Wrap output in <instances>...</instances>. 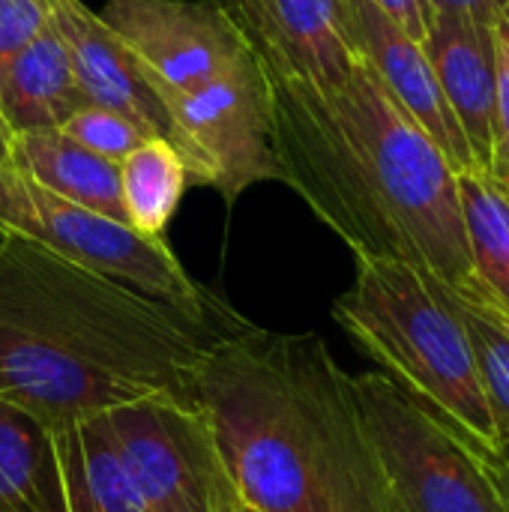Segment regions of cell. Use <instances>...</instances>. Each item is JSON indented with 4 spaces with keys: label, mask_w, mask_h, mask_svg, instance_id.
I'll return each instance as SVG.
<instances>
[{
    "label": "cell",
    "mask_w": 509,
    "mask_h": 512,
    "mask_svg": "<svg viewBox=\"0 0 509 512\" xmlns=\"http://www.w3.org/2000/svg\"><path fill=\"white\" fill-rule=\"evenodd\" d=\"M246 318H192L27 237L0 231V399L51 429L147 396L195 399L216 342Z\"/></svg>",
    "instance_id": "1"
},
{
    "label": "cell",
    "mask_w": 509,
    "mask_h": 512,
    "mask_svg": "<svg viewBox=\"0 0 509 512\" xmlns=\"http://www.w3.org/2000/svg\"><path fill=\"white\" fill-rule=\"evenodd\" d=\"M261 75L282 183L357 258H396L462 285L471 255L456 171L372 69L360 63L342 87H318L267 66Z\"/></svg>",
    "instance_id": "2"
},
{
    "label": "cell",
    "mask_w": 509,
    "mask_h": 512,
    "mask_svg": "<svg viewBox=\"0 0 509 512\" xmlns=\"http://www.w3.org/2000/svg\"><path fill=\"white\" fill-rule=\"evenodd\" d=\"M222 465L255 512H399L351 375L318 333L243 324L195 378Z\"/></svg>",
    "instance_id": "3"
},
{
    "label": "cell",
    "mask_w": 509,
    "mask_h": 512,
    "mask_svg": "<svg viewBox=\"0 0 509 512\" xmlns=\"http://www.w3.org/2000/svg\"><path fill=\"white\" fill-rule=\"evenodd\" d=\"M333 318L480 459L498 450L477 363L441 279L396 258H357L354 285L333 303Z\"/></svg>",
    "instance_id": "4"
},
{
    "label": "cell",
    "mask_w": 509,
    "mask_h": 512,
    "mask_svg": "<svg viewBox=\"0 0 509 512\" xmlns=\"http://www.w3.org/2000/svg\"><path fill=\"white\" fill-rule=\"evenodd\" d=\"M0 231L27 237L93 273L165 300L192 318L228 312L225 303L183 270L165 240L144 237L123 222L66 201L15 165H0Z\"/></svg>",
    "instance_id": "5"
},
{
    "label": "cell",
    "mask_w": 509,
    "mask_h": 512,
    "mask_svg": "<svg viewBox=\"0 0 509 512\" xmlns=\"http://www.w3.org/2000/svg\"><path fill=\"white\" fill-rule=\"evenodd\" d=\"M399 512H504L483 459L384 372L351 375Z\"/></svg>",
    "instance_id": "6"
},
{
    "label": "cell",
    "mask_w": 509,
    "mask_h": 512,
    "mask_svg": "<svg viewBox=\"0 0 509 512\" xmlns=\"http://www.w3.org/2000/svg\"><path fill=\"white\" fill-rule=\"evenodd\" d=\"M105 420L147 512H225L240 501L198 402L147 396Z\"/></svg>",
    "instance_id": "7"
},
{
    "label": "cell",
    "mask_w": 509,
    "mask_h": 512,
    "mask_svg": "<svg viewBox=\"0 0 509 512\" xmlns=\"http://www.w3.org/2000/svg\"><path fill=\"white\" fill-rule=\"evenodd\" d=\"M171 117V147L189 180L234 204L255 183L279 180L270 90L258 60L189 93L159 90Z\"/></svg>",
    "instance_id": "8"
},
{
    "label": "cell",
    "mask_w": 509,
    "mask_h": 512,
    "mask_svg": "<svg viewBox=\"0 0 509 512\" xmlns=\"http://www.w3.org/2000/svg\"><path fill=\"white\" fill-rule=\"evenodd\" d=\"M99 18L159 90L189 93L255 63L219 0H105Z\"/></svg>",
    "instance_id": "9"
},
{
    "label": "cell",
    "mask_w": 509,
    "mask_h": 512,
    "mask_svg": "<svg viewBox=\"0 0 509 512\" xmlns=\"http://www.w3.org/2000/svg\"><path fill=\"white\" fill-rule=\"evenodd\" d=\"M255 60L282 75L342 87L363 63L345 0H219Z\"/></svg>",
    "instance_id": "10"
},
{
    "label": "cell",
    "mask_w": 509,
    "mask_h": 512,
    "mask_svg": "<svg viewBox=\"0 0 509 512\" xmlns=\"http://www.w3.org/2000/svg\"><path fill=\"white\" fill-rule=\"evenodd\" d=\"M351 39L381 81V87L393 96V102L441 147L450 168L480 171L471 147L444 99L438 75L417 39H411L387 12H381L369 0H345Z\"/></svg>",
    "instance_id": "11"
},
{
    "label": "cell",
    "mask_w": 509,
    "mask_h": 512,
    "mask_svg": "<svg viewBox=\"0 0 509 512\" xmlns=\"http://www.w3.org/2000/svg\"><path fill=\"white\" fill-rule=\"evenodd\" d=\"M45 24L63 45L75 81L87 102L105 105L138 123L147 135L171 144V117L162 96L147 81L135 57L120 45L111 27L81 0H42Z\"/></svg>",
    "instance_id": "12"
},
{
    "label": "cell",
    "mask_w": 509,
    "mask_h": 512,
    "mask_svg": "<svg viewBox=\"0 0 509 512\" xmlns=\"http://www.w3.org/2000/svg\"><path fill=\"white\" fill-rule=\"evenodd\" d=\"M495 24L462 12H429L423 51L438 75L444 99L471 147L480 171L489 174L495 150Z\"/></svg>",
    "instance_id": "13"
},
{
    "label": "cell",
    "mask_w": 509,
    "mask_h": 512,
    "mask_svg": "<svg viewBox=\"0 0 509 512\" xmlns=\"http://www.w3.org/2000/svg\"><path fill=\"white\" fill-rule=\"evenodd\" d=\"M87 96L54 30L45 24L0 69V120L12 135L60 129Z\"/></svg>",
    "instance_id": "14"
},
{
    "label": "cell",
    "mask_w": 509,
    "mask_h": 512,
    "mask_svg": "<svg viewBox=\"0 0 509 512\" xmlns=\"http://www.w3.org/2000/svg\"><path fill=\"white\" fill-rule=\"evenodd\" d=\"M9 165H15L54 195L126 225L117 162L90 153L87 147L66 138L60 129L12 135Z\"/></svg>",
    "instance_id": "15"
},
{
    "label": "cell",
    "mask_w": 509,
    "mask_h": 512,
    "mask_svg": "<svg viewBox=\"0 0 509 512\" xmlns=\"http://www.w3.org/2000/svg\"><path fill=\"white\" fill-rule=\"evenodd\" d=\"M0 512H66L54 429L0 399Z\"/></svg>",
    "instance_id": "16"
},
{
    "label": "cell",
    "mask_w": 509,
    "mask_h": 512,
    "mask_svg": "<svg viewBox=\"0 0 509 512\" xmlns=\"http://www.w3.org/2000/svg\"><path fill=\"white\" fill-rule=\"evenodd\" d=\"M66 512H147L111 441L105 414L54 429Z\"/></svg>",
    "instance_id": "17"
},
{
    "label": "cell",
    "mask_w": 509,
    "mask_h": 512,
    "mask_svg": "<svg viewBox=\"0 0 509 512\" xmlns=\"http://www.w3.org/2000/svg\"><path fill=\"white\" fill-rule=\"evenodd\" d=\"M456 183L471 255L468 282L509 318V198L486 171H459Z\"/></svg>",
    "instance_id": "18"
},
{
    "label": "cell",
    "mask_w": 509,
    "mask_h": 512,
    "mask_svg": "<svg viewBox=\"0 0 509 512\" xmlns=\"http://www.w3.org/2000/svg\"><path fill=\"white\" fill-rule=\"evenodd\" d=\"M117 174L126 225L144 237L165 240V228L189 183L180 153L165 138H147L117 162Z\"/></svg>",
    "instance_id": "19"
},
{
    "label": "cell",
    "mask_w": 509,
    "mask_h": 512,
    "mask_svg": "<svg viewBox=\"0 0 509 512\" xmlns=\"http://www.w3.org/2000/svg\"><path fill=\"white\" fill-rule=\"evenodd\" d=\"M444 291L465 327L495 432L501 444H509V318L468 279L462 285L444 282Z\"/></svg>",
    "instance_id": "20"
},
{
    "label": "cell",
    "mask_w": 509,
    "mask_h": 512,
    "mask_svg": "<svg viewBox=\"0 0 509 512\" xmlns=\"http://www.w3.org/2000/svg\"><path fill=\"white\" fill-rule=\"evenodd\" d=\"M60 132L66 138H72L75 144L87 147L90 153L102 156V159H111V162H120L123 156H129L141 141L153 138L147 135L138 123H132L129 117H123L120 111L114 108H105V105H81L63 126Z\"/></svg>",
    "instance_id": "21"
},
{
    "label": "cell",
    "mask_w": 509,
    "mask_h": 512,
    "mask_svg": "<svg viewBox=\"0 0 509 512\" xmlns=\"http://www.w3.org/2000/svg\"><path fill=\"white\" fill-rule=\"evenodd\" d=\"M495 150L489 177L509 198V18L495 21Z\"/></svg>",
    "instance_id": "22"
},
{
    "label": "cell",
    "mask_w": 509,
    "mask_h": 512,
    "mask_svg": "<svg viewBox=\"0 0 509 512\" xmlns=\"http://www.w3.org/2000/svg\"><path fill=\"white\" fill-rule=\"evenodd\" d=\"M45 27L42 0H0V69Z\"/></svg>",
    "instance_id": "23"
},
{
    "label": "cell",
    "mask_w": 509,
    "mask_h": 512,
    "mask_svg": "<svg viewBox=\"0 0 509 512\" xmlns=\"http://www.w3.org/2000/svg\"><path fill=\"white\" fill-rule=\"evenodd\" d=\"M369 3H375L381 12H387L411 39H417L423 45L426 27H429V6H426V0H369Z\"/></svg>",
    "instance_id": "24"
},
{
    "label": "cell",
    "mask_w": 509,
    "mask_h": 512,
    "mask_svg": "<svg viewBox=\"0 0 509 512\" xmlns=\"http://www.w3.org/2000/svg\"><path fill=\"white\" fill-rule=\"evenodd\" d=\"M426 6L429 12H462L486 24L509 18V0H426Z\"/></svg>",
    "instance_id": "25"
},
{
    "label": "cell",
    "mask_w": 509,
    "mask_h": 512,
    "mask_svg": "<svg viewBox=\"0 0 509 512\" xmlns=\"http://www.w3.org/2000/svg\"><path fill=\"white\" fill-rule=\"evenodd\" d=\"M483 468L492 480V489L501 501L504 512H509V444H498L495 453L483 456Z\"/></svg>",
    "instance_id": "26"
},
{
    "label": "cell",
    "mask_w": 509,
    "mask_h": 512,
    "mask_svg": "<svg viewBox=\"0 0 509 512\" xmlns=\"http://www.w3.org/2000/svg\"><path fill=\"white\" fill-rule=\"evenodd\" d=\"M9 159H12V132L0 120V165H9Z\"/></svg>",
    "instance_id": "27"
},
{
    "label": "cell",
    "mask_w": 509,
    "mask_h": 512,
    "mask_svg": "<svg viewBox=\"0 0 509 512\" xmlns=\"http://www.w3.org/2000/svg\"><path fill=\"white\" fill-rule=\"evenodd\" d=\"M225 512H255V510H249L246 504H240V501H234V504H231V507H228V510H225Z\"/></svg>",
    "instance_id": "28"
}]
</instances>
